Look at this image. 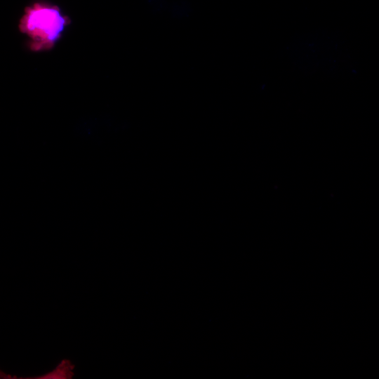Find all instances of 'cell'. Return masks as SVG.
Returning <instances> with one entry per match:
<instances>
[{
    "instance_id": "obj_1",
    "label": "cell",
    "mask_w": 379,
    "mask_h": 379,
    "mask_svg": "<svg viewBox=\"0 0 379 379\" xmlns=\"http://www.w3.org/2000/svg\"><path fill=\"white\" fill-rule=\"evenodd\" d=\"M68 20L58 6L36 2L25 8L18 27L29 37L31 48L39 51L53 46Z\"/></svg>"
},
{
    "instance_id": "obj_2",
    "label": "cell",
    "mask_w": 379,
    "mask_h": 379,
    "mask_svg": "<svg viewBox=\"0 0 379 379\" xmlns=\"http://www.w3.org/2000/svg\"><path fill=\"white\" fill-rule=\"evenodd\" d=\"M74 365L69 360L63 359L53 371L37 377H32L30 379H69L74 374Z\"/></svg>"
}]
</instances>
